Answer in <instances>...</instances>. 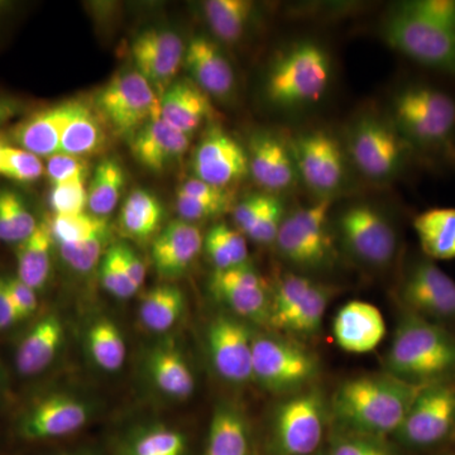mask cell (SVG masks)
<instances>
[{"mask_svg": "<svg viewBox=\"0 0 455 455\" xmlns=\"http://www.w3.org/2000/svg\"><path fill=\"white\" fill-rule=\"evenodd\" d=\"M187 307L184 292L175 284H158L149 290L140 301V323L152 333H164L173 328Z\"/></svg>", "mask_w": 455, "mask_h": 455, "instance_id": "836d02e7", "label": "cell"}, {"mask_svg": "<svg viewBox=\"0 0 455 455\" xmlns=\"http://www.w3.org/2000/svg\"><path fill=\"white\" fill-rule=\"evenodd\" d=\"M299 178L319 196H328L340 188L347 178L346 157L340 143L324 130H313L296 137L291 145Z\"/></svg>", "mask_w": 455, "mask_h": 455, "instance_id": "5bb4252c", "label": "cell"}, {"mask_svg": "<svg viewBox=\"0 0 455 455\" xmlns=\"http://www.w3.org/2000/svg\"><path fill=\"white\" fill-rule=\"evenodd\" d=\"M146 371L156 390L164 396L185 401L196 392V376L181 350L173 344H160L149 350Z\"/></svg>", "mask_w": 455, "mask_h": 455, "instance_id": "4316f807", "label": "cell"}, {"mask_svg": "<svg viewBox=\"0 0 455 455\" xmlns=\"http://www.w3.org/2000/svg\"><path fill=\"white\" fill-rule=\"evenodd\" d=\"M164 218V206L157 196L145 188H136L123 204L119 228L127 238L143 243L160 233Z\"/></svg>", "mask_w": 455, "mask_h": 455, "instance_id": "d6a6232c", "label": "cell"}, {"mask_svg": "<svg viewBox=\"0 0 455 455\" xmlns=\"http://www.w3.org/2000/svg\"><path fill=\"white\" fill-rule=\"evenodd\" d=\"M329 407L319 390L311 388L284 400L272 420L276 455H313L324 438Z\"/></svg>", "mask_w": 455, "mask_h": 455, "instance_id": "9c48e42d", "label": "cell"}, {"mask_svg": "<svg viewBox=\"0 0 455 455\" xmlns=\"http://www.w3.org/2000/svg\"><path fill=\"white\" fill-rule=\"evenodd\" d=\"M92 406L73 395L53 394L42 397L20 416L18 435L31 442L64 438L88 425Z\"/></svg>", "mask_w": 455, "mask_h": 455, "instance_id": "2e32d148", "label": "cell"}, {"mask_svg": "<svg viewBox=\"0 0 455 455\" xmlns=\"http://www.w3.org/2000/svg\"><path fill=\"white\" fill-rule=\"evenodd\" d=\"M269 196L271 194L265 193V191L263 193H254L252 196L244 197L233 209V220H235V228L244 236L250 232L254 221L265 208Z\"/></svg>", "mask_w": 455, "mask_h": 455, "instance_id": "db71d44e", "label": "cell"}, {"mask_svg": "<svg viewBox=\"0 0 455 455\" xmlns=\"http://www.w3.org/2000/svg\"><path fill=\"white\" fill-rule=\"evenodd\" d=\"M3 148H4V145H3L2 142H0V166H2V155H3Z\"/></svg>", "mask_w": 455, "mask_h": 455, "instance_id": "94428289", "label": "cell"}, {"mask_svg": "<svg viewBox=\"0 0 455 455\" xmlns=\"http://www.w3.org/2000/svg\"><path fill=\"white\" fill-rule=\"evenodd\" d=\"M44 171L52 184L68 181L85 182L90 173V164L86 158L79 156L57 154L51 156Z\"/></svg>", "mask_w": 455, "mask_h": 455, "instance_id": "816d5d0a", "label": "cell"}, {"mask_svg": "<svg viewBox=\"0 0 455 455\" xmlns=\"http://www.w3.org/2000/svg\"><path fill=\"white\" fill-rule=\"evenodd\" d=\"M44 166L41 158L26 149L4 146L0 175L20 184H32L42 178Z\"/></svg>", "mask_w": 455, "mask_h": 455, "instance_id": "bcb514c9", "label": "cell"}, {"mask_svg": "<svg viewBox=\"0 0 455 455\" xmlns=\"http://www.w3.org/2000/svg\"><path fill=\"white\" fill-rule=\"evenodd\" d=\"M52 235L49 223L38 224L28 238L17 244V277L36 291L46 287L52 272Z\"/></svg>", "mask_w": 455, "mask_h": 455, "instance_id": "4dcf8cb0", "label": "cell"}, {"mask_svg": "<svg viewBox=\"0 0 455 455\" xmlns=\"http://www.w3.org/2000/svg\"><path fill=\"white\" fill-rule=\"evenodd\" d=\"M109 232L99 233L75 243L59 244V252L66 265L79 274L92 271L107 252Z\"/></svg>", "mask_w": 455, "mask_h": 455, "instance_id": "ee69618b", "label": "cell"}, {"mask_svg": "<svg viewBox=\"0 0 455 455\" xmlns=\"http://www.w3.org/2000/svg\"><path fill=\"white\" fill-rule=\"evenodd\" d=\"M253 340L250 326L239 317L221 314L206 329V348L212 366L232 385L253 381Z\"/></svg>", "mask_w": 455, "mask_h": 455, "instance_id": "9a60e30c", "label": "cell"}, {"mask_svg": "<svg viewBox=\"0 0 455 455\" xmlns=\"http://www.w3.org/2000/svg\"><path fill=\"white\" fill-rule=\"evenodd\" d=\"M392 123L414 154L455 161V95L429 82L401 86L392 101Z\"/></svg>", "mask_w": 455, "mask_h": 455, "instance_id": "7a4b0ae2", "label": "cell"}, {"mask_svg": "<svg viewBox=\"0 0 455 455\" xmlns=\"http://www.w3.org/2000/svg\"><path fill=\"white\" fill-rule=\"evenodd\" d=\"M421 388L390 374L341 383L329 411L340 431L382 439L396 434Z\"/></svg>", "mask_w": 455, "mask_h": 455, "instance_id": "6da1fadb", "label": "cell"}, {"mask_svg": "<svg viewBox=\"0 0 455 455\" xmlns=\"http://www.w3.org/2000/svg\"><path fill=\"white\" fill-rule=\"evenodd\" d=\"M328 455H397L382 439L340 431L331 439Z\"/></svg>", "mask_w": 455, "mask_h": 455, "instance_id": "681fc988", "label": "cell"}, {"mask_svg": "<svg viewBox=\"0 0 455 455\" xmlns=\"http://www.w3.org/2000/svg\"><path fill=\"white\" fill-rule=\"evenodd\" d=\"M161 118L191 137L214 116L212 98L190 79L175 80L160 97Z\"/></svg>", "mask_w": 455, "mask_h": 455, "instance_id": "d4e9b609", "label": "cell"}, {"mask_svg": "<svg viewBox=\"0 0 455 455\" xmlns=\"http://www.w3.org/2000/svg\"><path fill=\"white\" fill-rule=\"evenodd\" d=\"M203 248L204 236L196 224L182 220L170 221L152 242L156 272L164 278L182 276Z\"/></svg>", "mask_w": 455, "mask_h": 455, "instance_id": "44dd1931", "label": "cell"}, {"mask_svg": "<svg viewBox=\"0 0 455 455\" xmlns=\"http://www.w3.org/2000/svg\"><path fill=\"white\" fill-rule=\"evenodd\" d=\"M248 163L254 181L265 193L287 190L299 178L291 146L271 132L253 134L248 145Z\"/></svg>", "mask_w": 455, "mask_h": 455, "instance_id": "ffe728a7", "label": "cell"}, {"mask_svg": "<svg viewBox=\"0 0 455 455\" xmlns=\"http://www.w3.org/2000/svg\"><path fill=\"white\" fill-rule=\"evenodd\" d=\"M11 300L16 307L20 322L35 315L38 307L37 291L17 276L5 277Z\"/></svg>", "mask_w": 455, "mask_h": 455, "instance_id": "11a10c76", "label": "cell"}, {"mask_svg": "<svg viewBox=\"0 0 455 455\" xmlns=\"http://www.w3.org/2000/svg\"><path fill=\"white\" fill-rule=\"evenodd\" d=\"M411 449H431L455 438V379L425 386L395 434Z\"/></svg>", "mask_w": 455, "mask_h": 455, "instance_id": "30bf717a", "label": "cell"}, {"mask_svg": "<svg viewBox=\"0 0 455 455\" xmlns=\"http://www.w3.org/2000/svg\"><path fill=\"white\" fill-rule=\"evenodd\" d=\"M125 187V173L116 158H104L98 164L88 190V208L92 214L107 218L118 205L123 188Z\"/></svg>", "mask_w": 455, "mask_h": 455, "instance_id": "8d00e7d4", "label": "cell"}, {"mask_svg": "<svg viewBox=\"0 0 455 455\" xmlns=\"http://www.w3.org/2000/svg\"><path fill=\"white\" fill-rule=\"evenodd\" d=\"M49 205L55 215L80 214L88 208V190L84 181H68L52 184Z\"/></svg>", "mask_w": 455, "mask_h": 455, "instance_id": "c3c4849f", "label": "cell"}, {"mask_svg": "<svg viewBox=\"0 0 455 455\" xmlns=\"http://www.w3.org/2000/svg\"><path fill=\"white\" fill-rule=\"evenodd\" d=\"M209 290L239 319L267 323L272 293L250 263L212 272Z\"/></svg>", "mask_w": 455, "mask_h": 455, "instance_id": "e0dca14e", "label": "cell"}, {"mask_svg": "<svg viewBox=\"0 0 455 455\" xmlns=\"http://www.w3.org/2000/svg\"><path fill=\"white\" fill-rule=\"evenodd\" d=\"M119 251H121V256L123 262H124L125 268H127L128 274L133 283L139 289H142L143 284L146 281L147 268L145 262L140 259V254L131 248L130 245L124 243H118Z\"/></svg>", "mask_w": 455, "mask_h": 455, "instance_id": "6f0895ef", "label": "cell"}, {"mask_svg": "<svg viewBox=\"0 0 455 455\" xmlns=\"http://www.w3.org/2000/svg\"><path fill=\"white\" fill-rule=\"evenodd\" d=\"M333 333L338 346L353 355H366L381 344L386 323L381 311L363 301H350L338 311Z\"/></svg>", "mask_w": 455, "mask_h": 455, "instance_id": "cb8c5ba5", "label": "cell"}, {"mask_svg": "<svg viewBox=\"0 0 455 455\" xmlns=\"http://www.w3.org/2000/svg\"><path fill=\"white\" fill-rule=\"evenodd\" d=\"M65 340L62 320L56 314L41 317L20 339L14 355L17 372L37 376L53 363Z\"/></svg>", "mask_w": 455, "mask_h": 455, "instance_id": "484cf974", "label": "cell"}, {"mask_svg": "<svg viewBox=\"0 0 455 455\" xmlns=\"http://www.w3.org/2000/svg\"><path fill=\"white\" fill-rule=\"evenodd\" d=\"M313 281L300 275L290 274L278 283L271 296L267 323L275 328L290 311L300 304L302 299L313 289Z\"/></svg>", "mask_w": 455, "mask_h": 455, "instance_id": "7bdbcfd3", "label": "cell"}, {"mask_svg": "<svg viewBox=\"0 0 455 455\" xmlns=\"http://www.w3.org/2000/svg\"><path fill=\"white\" fill-rule=\"evenodd\" d=\"M388 46L412 62L455 80V33L395 11L383 27Z\"/></svg>", "mask_w": 455, "mask_h": 455, "instance_id": "5b68a950", "label": "cell"}, {"mask_svg": "<svg viewBox=\"0 0 455 455\" xmlns=\"http://www.w3.org/2000/svg\"><path fill=\"white\" fill-rule=\"evenodd\" d=\"M252 368L253 381L271 392L298 390L319 371L309 350L267 335H254Z\"/></svg>", "mask_w": 455, "mask_h": 455, "instance_id": "8fae6325", "label": "cell"}, {"mask_svg": "<svg viewBox=\"0 0 455 455\" xmlns=\"http://www.w3.org/2000/svg\"><path fill=\"white\" fill-rule=\"evenodd\" d=\"M37 227L25 199L16 191L0 188V242L20 244Z\"/></svg>", "mask_w": 455, "mask_h": 455, "instance_id": "60d3db41", "label": "cell"}, {"mask_svg": "<svg viewBox=\"0 0 455 455\" xmlns=\"http://www.w3.org/2000/svg\"><path fill=\"white\" fill-rule=\"evenodd\" d=\"M350 157L362 175L373 181L396 178L414 151L394 123L377 116H363L349 134Z\"/></svg>", "mask_w": 455, "mask_h": 455, "instance_id": "ba28073f", "label": "cell"}, {"mask_svg": "<svg viewBox=\"0 0 455 455\" xmlns=\"http://www.w3.org/2000/svg\"><path fill=\"white\" fill-rule=\"evenodd\" d=\"M204 455H253L250 424L238 406L220 403L215 407Z\"/></svg>", "mask_w": 455, "mask_h": 455, "instance_id": "f1b7e54d", "label": "cell"}, {"mask_svg": "<svg viewBox=\"0 0 455 455\" xmlns=\"http://www.w3.org/2000/svg\"><path fill=\"white\" fill-rule=\"evenodd\" d=\"M338 228L344 245L355 259L373 267H385L396 259V228L379 209L355 204L341 212Z\"/></svg>", "mask_w": 455, "mask_h": 455, "instance_id": "4fadbf2b", "label": "cell"}, {"mask_svg": "<svg viewBox=\"0 0 455 455\" xmlns=\"http://www.w3.org/2000/svg\"><path fill=\"white\" fill-rule=\"evenodd\" d=\"M47 223L56 245L75 243L110 230L108 218L85 212L73 215H53Z\"/></svg>", "mask_w": 455, "mask_h": 455, "instance_id": "b9f144b4", "label": "cell"}, {"mask_svg": "<svg viewBox=\"0 0 455 455\" xmlns=\"http://www.w3.org/2000/svg\"><path fill=\"white\" fill-rule=\"evenodd\" d=\"M95 110L116 136L131 140L146 123L161 116L160 97L142 75L127 71L98 92Z\"/></svg>", "mask_w": 455, "mask_h": 455, "instance_id": "52a82bcc", "label": "cell"}, {"mask_svg": "<svg viewBox=\"0 0 455 455\" xmlns=\"http://www.w3.org/2000/svg\"><path fill=\"white\" fill-rule=\"evenodd\" d=\"M22 109V106L13 99L0 97V125L11 121Z\"/></svg>", "mask_w": 455, "mask_h": 455, "instance_id": "91938a15", "label": "cell"}, {"mask_svg": "<svg viewBox=\"0 0 455 455\" xmlns=\"http://www.w3.org/2000/svg\"><path fill=\"white\" fill-rule=\"evenodd\" d=\"M70 108L71 100H68L32 114L12 132L14 142L38 157H51L60 154L62 132Z\"/></svg>", "mask_w": 455, "mask_h": 455, "instance_id": "83f0119b", "label": "cell"}, {"mask_svg": "<svg viewBox=\"0 0 455 455\" xmlns=\"http://www.w3.org/2000/svg\"><path fill=\"white\" fill-rule=\"evenodd\" d=\"M387 373L425 387L455 379V334L423 317L403 313L392 338Z\"/></svg>", "mask_w": 455, "mask_h": 455, "instance_id": "3957f363", "label": "cell"}, {"mask_svg": "<svg viewBox=\"0 0 455 455\" xmlns=\"http://www.w3.org/2000/svg\"><path fill=\"white\" fill-rule=\"evenodd\" d=\"M184 433L167 425H147L133 430L119 447L118 455H187Z\"/></svg>", "mask_w": 455, "mask_h": 455, "instance_id": "d590c367", "label": "cell"}, {"mask_svg": "<svg viewBox=\"0 0 455 455\" xmlns=\"http://www.w3.org/2000/svg\"><path fill=\"white\" fill-rule=\"evenodd\" d=\"M100 281L106 291L119 300L133 298L140 291L125 268L118 244L108 247L100 260Z\"/></svg>", "mask_w": 455, "mask_h": 455, "instance_id": "f6af8a7d", "label": "cell"}, {"mask_svg": "<svg viewBox=\"0 0 455 455\" xmlns=\"http://www.w3.org/2000/svg\"><path fill=\"white\" fill-rule=\"evenodd\" d=\"M184 42L178 33L164 28L140 32L132 44V59L158 97L175 82L185 57Z\"/></svg>", "mask_w": 455, "mask_h": 455, "instance_id": "ac0fdd59", "label": "cell"}, {"mask_svg": "<svg viewBox=\"0 0 455 455\" xmlns=\"http://www.w3.org/2000/svg\"><path fill=\"white\" fill-rule=\"evenodd\" d=\"M18 322H20V316L9 296L7 280L0 277V331H7Z\"/></svg>", "mask_w": 455, "mask_h": 455, "instance_id": "680465c9", "label": "cell"}, {"mask_svg": "<svg viewBox=\"0 0 455 455\" xmlns=\"http://www.w3.org/2000/svg\"><path fill=\"white\" fill-rule=\"evenodd\" d=\"M253 3L245 0H209L204 13L212 33L220 41L233 44L243 36L253 13Z\"/></svg>", "mask_w": 455, "mask_h": 455, "instance_id": "74e56055", "label": "cell"}, {"mask_svg": "<svg viewBox=\"0 0 455 455\" xmlns=\"http://www.w3.org/2000/svg\"><path fill=\"white\" fill-rule=\"evenodd\" d=\"M190 147V137L171 127L156 116L131 139V152L134 160L151 171L164 172L179 163Z\"/></svg>", "mask_w": 455, "mask_h": 455, "instance_id": "603a6c76", "label": "cell"}, {"mask_svg": "<svg viewBox=\"0 0 455 455\" xmlns=\"http://www.w3.org/2000/svg\"><path fill=\"white\" fill-rule=\"evenodd\" d=\"M232 205V202H215V200L197 199V197L176 193V212L180 220L188 223L212 220L224 214Z\"/></svg>", "mask_w": 455, "mask_h": 455, "instance_id": "f5cc1de1", "label": "cell"}, {"mask_svg": "<svg viewBox=\"0 0 455 455\" xmlns=\"http://www.w3.org/2000/svg\"><path fill=\"white\" fill-rule=\"evenodd\" d=\"M176 193L197 197V199L232 202V196H230L228 188L214 187V185L208 184V182H204L196 178L187 180L184 184L180 185Z\"/></svg>", "mask_w": 455, "mask_h": 455, "instance_id": "9f6ffc18", "label": "cell"}, {"mask_svg": "<svg viewBox=\"0 0 455 455\" xmlns=\"http://www.w3.org/2000/svg\"><path fill=\"white\" fill-rule=\"evenodd\" d=\"M331 57L320 44L302 41L275 60L266 77V95L275 106L298 108L316 103L331 80Z\"/></svg>", "mask_w": 455, "mask_h": 455, "instance_id": "277c9868", "label": "cell"}, {"mask_svg": "<svg viewBox=\"0 0 455 455\" xmlns=\"http://www.w3.org/2000/svg\"><path fill=\"white\" fill-rule=\"evenodd\" d=\"M196 178L228 188L250 172L248 152L220 127H212L196 147L193 160Z\"/></svg>", "mask_w": 455, "mask_h": 455, "instance_id": "d6986e66", "label": "cell"}, {"mask_svg": "<svg viewBox=\"0 0 455 455\" xmlns=\"http://www.w3.org/2000/svg\"><path fill=\"white\" fill-rule=\"evenodd\" d=\"M414 229L425 257L434 262L455 259V208L420 212L415 217Z\"/></svg>", "mask_w": 455, "mask_h": 455, "instance_id": "1f68e13d", "label": "cell"}, {"mask_svg": "<svg viewBox=\"0 0 455 455\" xmlns=\"http://www.w3.org/2000/svg\"><path fill=\"white\" fill-rule=\"evenodd\" d=\"M107 125L97 110L80 100H71L70 113L62 132L60 154L90 157L107 148Z\"/></svg>", "mask_w": 455, "mask_h": 455, "instance_id": "f546056e", "label": "cell"}, {"mask_svg": "<svg viewBox=\"0 0 455 455\" xmlns=\"http://www.w3.org/2000/svg\"><path fill=\"white\" fill-rule=\"evenodd\" d=\"M184 62L191 82L209 97L220 100L232 97L235 89V71L223 51L211 38L196 36L188 42Z\"/></svg>", "mask_w": 455, "mask_h": 455, "instance_id": "7402d4cb", "label": "cell"}, {"mask_svg": "<svg viewBox=\"0 0 455 455\" xmlns=\"http://www.w3.org/2000/svg\"><path fill=\"white\" fill-rule=\"evenodd\" d=\"M397 296L406 313L455 334V281L423 253L406 266Z\"/></svg>", "mask_w": 455, "mask_h": 455, "instance_id": "8992f818", "label": "cell"}, {"mask_svg": "<svg viewBox=\"0 0 455 455\" xmlns=\"http://www.w3.org/2000/svg\"><path fill=\"white\" fill-rule=\"evenodd\" d=\"M396 11L455 33V0H410L397 5Z\"/></svg>", "mask_w": 455, "mask_h": 455, "instance_id": "7dc6e473", "label": "cell"}, {"mask_svg": "<svg viewBox=\"0 0 455 455\" xmlns=\"http://www.w3.org/2000/svg\"><path fill=\"white\" fill-rule=\"evenodd\" d=\"M331 291L323 284H314L295 309L290 311L275 329L292 335H311L319 331L331 301Z\"/></svg>", "mask_w": 455, "mask_h": 455, "instance_id": "ab89813d", "label": "cell"}, {"mask_svg": "<svg viewBox=\"0 0 455 455\" xmlns=\"http://www.w3.org/2000/svg\"><path fill=\"white\" fill-rule=\"evenodd\" d=\"M204 250L214 266V271L247 265L250 257L245 236L227 223L215 224L209 230L204 236Z\"/></svg>", "mask_w": 455, "mask_h": 455, "instance_id": "f35d334b", "label": "cell"}, {"mask_svg": "<svg viewBox=\"0 0 455 455\" xmlns=\"http://www.w3.org/2000/svg\"><path fill=\"white\" fill-rule=\"evenodd\" d=\"M329 209L331 200L322 199L284 218L275 241L284 259L304 268L323 267L331 260Z\"/></svg>", "mask_w": 455, "mask_h": 455, "instance_id": "7c38bea8", "label": "cell"}, {"mask_svg": "<svg viewBox=\"0 0 455 455\" xmlns=\"http://www.w3.org/2000/svg\"><path fill=\"white\" fill-rule=\"evenodd\" d=\"M283 212V203L281 202L280 197L271 194L265 208L260 212L259 218L245 236L259 244L275 243L278 230L284 220Z\"/></svg>", "mask_w": 455, "mask_h": 455, "instance_id": "f907efd6", "label": "cell"}, {"mask_svg": "<svg viewBox=\"0 0 455 455\" xmlns=\"http://www.w3.org/2000/svg\"><path fill=\"white\" fill-rule=\"evenodd\" d=\"M85 347L90 359L99 370L114 373L124 366L127 358L124 335L109 317H98L89 325Z\"/></svg>", "mask_w": 455, "mask_h": 455, "instance_id": "e575fe53", "label": "cell"}]
</instances>
